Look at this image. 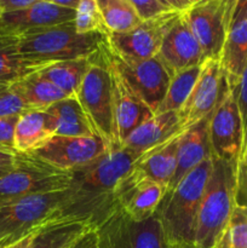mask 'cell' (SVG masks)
<instances>
[{"label":"cell","mask_w":247,"mask_h":248,"mask_svg":"<svg viewBox=\"0 0 247 248\" xmlns=\"http://www.w3.org/2000/svg\"><path fill=\"white\" fill-rule=\"evenodd\" d=\"M106 53L128 86L137 96L156 113L172 79L171 73L159 56L149 60H135L113 55L106 46Z\"/></svg>","instance_id":"9c48e42d"},{"label":"cell","mask_w":247,"mask_h":248,"mask_svg":"<svg viewBox=\"0 0 247 248\" xmlns=\"http://www.w3.org/2000/svg\"><path fill=\"white\" fill-rule=\"evenodd\" d=\"M70 248H99L98 234L96 228L87 230Z\"/></svg>","instance_id":"8d00e7d4"},{"label":"cell","mask_w":247,"mask_h":248,"mask_svg":"<svg viewBox=\"0 0 247 248\" xmlns=\"http://www.w3.org/2000/svg\"><path fill=\"white\" fill-rule=\"evenodd\" d=\"M26 60L41 67L62 61L93 58L107 45L102 34H79L74 21L9 38Z\"/></svg>","instance_id":"3957f363"},{"label":"cell","mask_w":247,"mask_h":248,"mask_svg":"<svg viewBox=\"0 0 247 248\" xmlns=\"http://www.w3.org/2000/svg\"><path fill=\"white\" fill-rule=\"evenodd\" d=\"M236 0H195L182 17L205 60H220Z\"/></svg>","instance_id":"ba28073f"},{"label":"cell","mask_w":247,"mask_h":248,"mask_svg":"<svg viewBox=\"0 0 247 248\" xmlns=\"http://www.w3.org/2000/svg\"><path fill=\"white\" fill-rule=\"evenodd\" d=\"M219 62L230 89H235L247 64V0H236Z\"/></svg>","instance_id":"d6986e66"},{"label":"cell","mask_w":247,"mask_h":248,"mask_svg":"<svg viewBox=\"0 0 247 248\" xmlns=\"http://www.w3.org/2000/svg\"><path fill=\"white\" fill-rule=\"evenodd\" d=\"M147 154L113 147L94 161L70 171V199L56 217L58 222H81L98 228L116 210L114 189Z\"/></svg>","instance_id":"6da1fadb"},{"label":"cell","mask_w":247,"mask_h":248,"mask_svg":"<svg viewBox=\"0 0 247 248\" xmlns=\"http://www.w3.org/2000/svg\"><path fill=\"white\" fill-rule=\"evenodd\" d=\"M236 205L247 206V167L237 172Z\"/></svg>","instance_id":"f35d334b"},{"label":"cell","mask_w":247,"mask_h":248,"mask_svg":"<svg viewBox=\"0 0 247 248\" xmlns=\"http://www.w3.org/2000/svg\"><path fill=\"white\" fill-rule=\"evenodd\" d=\"M106 46L103 48V57L108 64L111 77L114 140H115L114 147H121L127 136L144 121L152 118L154 113L128 86L120 73L111 64L106 53Z\"/></svg>","instance_id":"2e32d148"},{"label":"cell","mask_w":247,"mask_h":248,"mask_svg":"<svg viewBox=\"0 0 247 248\" xmlns=\"http://www.w3.org/2000/svg\"><path fill=\"white\" fill-rule=\"evenodd\" d=\"M38 232H39V230H38ZM36 232H34L33 235H31V236L26 237V239H23V240H22V241L17 242L16 245H14V246H11V247H9V248H28L29 245H31V240H33V237L35 236Z\"/></svg>","instance_id":"7bdbcfd3"},{"label":"cell","mask_w":247,"mask_h":248,"mask_svg":"<svg viewBox=\"0 0 247 248\" xmlns=\"http://www.w3.org/2000/svg\"><path fill=\"white\" fill-rule=\"evenodd\" d=\"M202 65V64H201ZM201 65L183 70L173 75L167 87L166 94L155 114L167 113V111H178L188 99L199 74L201 72ZM154 114V115H155Z\"/></svg>","instance_id":"f546056e"},{"label":"cell","mask_w":247,"mask_h":248,"mask_svg":"<svg viewBox=\"0 0 247 248\" xmlns=\"http://www.w3.org/2000/svg\"><path fill=\"white\" fill-rule=\"evenodd\" d=\"M182 14L169 12L155 18L143 21L131 31L110 34L107 46L113 55L135 60H149L159 55L162 43L170 29Z\"/></svg>","instance_id":"4fadbf2b"},{"label":"cell","mask_w":247,"mask_h":248,"mask_svg":"<svg viewBox=\"0 0 247 248\" xmlns=\"http://www.w3.org/2000/svg\"><path fill=\"white\" fill-rule=\"evenodd\" d=\"M38 63L26 60L9 38H0V87H11L23 78L41 69Z\"/></svg>","instance_id":"4316f807"},{"label":"cell","mask_w":247,"mask_h":248,"mask_svg":"<svg viewBox=\"0 0 247 248\" xmlns=\"http://www.w3.org/2000/svg\"><path fill=\"white\" fill-rule=\"evenodd\" d=\"M18 116L0 118V149L15 152L14 137L16 124L18 121Z\"/></svg>","instance_id":"e575fe53"},{"label":"cell","mask_w":247,"mask_h":248,"mask_svg":"<svg viewBox=\"0 0 247 248\" xmlns=\"http://www.w3.org/2000/svg\"><path fill=\"white\" fill-rule=\"evenodd\" d=\"M109 149L110 147L97 136H55L40 148L26 155L45 162L61 171H72L94 161Z\"/></svg>","instance_id":"5bb4252c"},{"label":"cell","mask_w":247,"mask_h":248,"mask_svg":"<svg viewBox=\"0 0 247 248\" xmlns=\"http://www.w3.org/2000/svg\"><path fill=\"white\" fill-rule=\"evenodd\" d=\"M237 191V162L213 159L196 220L194 248H215L229 223Z\"/></svg>","instance_id":"277c9868"},{"label":"cell","mask_w":247,"mask_h":248,"mask_svg":"<svg viewBox=\"0 0 247 248\" xmlns=\"http://www.w3.org/2000/svg\"><path fill=\"white\" fill-rule=\"evenodd\" d=\"M212 157L239 164L245 128L236 98V87L229 89L208 123Z\"/></svg>","instance_id":"7c38bea8"},{"label":"cell","mask_w":247,"mask_h":248,"mask_svg":"<svg viewBox=\"0 0 247 248\" xmlns=\"http://www.w3.org/2000/svg\"><path fill=\"white\" fill-rule=\"evenodd\" d=\"M57 133V121L46 110H28L18 116L15 128L14 149L17 154H31Z\"/></svg>","instance_id":"7402d4cb"},{"label":"cell","mask_w":247,"mask_h":248,"mask_svg":"<svg viewBox=\"0 0 247 248\" xmlns=\"http://www.w3.org/2000/svg\"><path fill=\"white\" fill-rule=\"evenodd\" d=\"M166 186L143 177L131 170L114 189L116 207L136 222L149 219L166 196Z\"/></svg>","instance_id":"9a60e30c"},{"label":"cell","mask_w":247,"mask_h":248,"mask_svg":"<svg viewBox=\"0 0 247 248\" xmlns=\"http://www.w3.org/2000/svg\"><path fill=\"white\" fill-rule=\"evenodd\" d=\"M210 118L203 119L182 133L177 149L176 173L170 184L169 191H171L189 172L200 166L206 160L212 159L208 135Z\"/></svg>","instance_id":"44dd1931"},{"label":"cell","mask_w":247,"mask_h":248,"mask_svg":"<svg viewBox=\"0 0 247 248\" xmlns=\"http://www.w3.org/2000/svg\"><path fill=\"white\" fill-rule=\"evenodd\" d=\"M229 89L219 60L205 61L188 99L177 111L182 130L210 118Z\"/></svg>","instance_id":"8fae6325"},{"label":"cell","mask_w":247,"mask_h":248,"mask_svg":"<svg viewBox=\"0 0 247 248\" xmlns=\"http://www.w3.org/2000/svg\"><path fill=\"white\" fill-rule=\"evenodd\" d=\"M93 58H77L51 63L38 70L39 75L60 87L70 96H75L84 81Z\"/></svg>","instance_id":"484cf974"},{"label":"cell","mask_w":247,"mask_h":248,"mask_svg":"<svg viewBox=\"0 0 247 248\" xmlns=\"http://www.w3.org/2000/svg\"><path fill=\"white\" fill-rule=\"evenodd\" d=\"M132 4L142 21H148L169 12H177L172 6L171 0H132Z\"/></svg>","instance_id":"d6a6232c"},{"label":"cell","mask_w":247,"mask_h":248,"mask_svg":"<svg viewBox=\"0 0 247 248\" xmlns=\"http://www.w3.org/2000/svg\"><path fill=\"white\" fill-rule=\"evenodd\" d=\"M75 97L81 106L94 135L113 148L115 140L111 77L108 64L103 57V50L93 57L91 67L75 93Z\"/></svg>","instance_id":"52a82bcc"},{"label":"cell","mask_w":247,"mask_h":248,"mask_svg":"<svg viewBox=\"0 0 247 248\" xmlns=\"http://www.w3.org/2000/svg\"><path fill=\"white\" fill-rule=\"evenodd\" d=\"M178 137L173 138L162 147L148 153L133 166L132 171L143 177L161 183L169 189L172 178L176 173L177 149H178Z\"/></svg>","instance_id":"cb8c5ba5"},{"label":"cell","mask_w":247,"mask_h":248,"mask_svg":"<svg viewBox=\"0 0 247 248\" xmlns=\"http://www.w3.org/2000/svg\"><path fill=\"white\" fill-rule=\"evenodd\" d=\"M157 56L172 77L183 70L199 67L206 61L198 40L182 15L167 33Z\"/></svg>","instance_id":"ac0fdd59"},{"label":"cell","mask_w":247,"mask_h":248,"mask_svg":"<svg viewBox=\"0 0 247 248\" xmlns=\"http://www.w3.org/2000/svg\"><path fill=\"white\" fill-rule=\"evenodd\" d=\"M69 188L55 193L27 196L0 207V248H9L46 224L55 223L61 208L69 201Z\"/></svg>","instance_id":"5b68a950"},{"label":"cell","mask_w":247,"mask_h":248,"mask_svg":"<svg viewBox=\"0 0 247 248\" xmlns=\"http://www.w3.org/2000/svg\"><path fill=\"white\" fill-rule=\"evenodd\" d=\"M35 1L36 0H0V9L2 14L22 11L24 9H28Z\"/></svg>","instance_id":"74e56055"},{"label":"cell","mask_w":247,"mask_h":248,"mask_svg":"<svg viewBox=\"0 0 247 248\" xmlns=\"http://www.w3.org/2000/svg\"><path fill=\"white\" fill-rule=\"evenodd\" d=\"M97 229L99 248H167L156 216L136 222L119 208Z\"/></svg>","instance_id":"30bf717a"},{"label":"cell","mask_w":247,"mask_h":248,"mask_svg":"<svg viewBox=\"0 0 247 248\" xmlns=\"http://www.w3.org/2000/svg\"><path fill=\"white\" fill-rule=\"evenodd\" d=\"M215 248H247V206H235Z\"/></svg>","instance_id":"1f68e13d"},{"label":"cell","mask_w":247,"mask_h":248,"mask_svg":"<svg viewBox=\"0 0 247 248\" xmlns=\"http://www.w3.org/2000/svg\"><path fill=\"white\" fill-rule=\"evenodd\" d=\"M57 6L63 7V9L73 10V11H77V6L80 4V0H52Z\"/></svg>","instance_id":"60d3db41"},{"label":"cell","mask_w":247,"mask_h":248,"mask_svg":"<svg viewBox=\"0 0 247 248\" xmlns=\"http://www.w3.org/2000/svg\"><path fill=\"white\" fill-rule=\"evenodd\" d=\"M97 2L110 34L127 33L143 22L132 0H97Z\"/></svg>","instance_id":"f1b7e54d"},{"label":"cell","mask_w":247,"mask_h":248,"mask_svg":"<svg viewBox=\"0 0 247 248\" xmlns=\"http://www.w3.org/2000/svg\"><path fill=\"white\" fill-rule=\"evenodd\" d=\"M11 90L23 102L27 110H46L52 104L70 97L67 92L44 79L38 72L17 81Z\"/></svg>","instance_id":"603a6c76"},{"label":"cell","mask_w":247,"mask_h":248,"mask_svg":"<svg viewBox=\"0 0 247 248\" xmlns=\"http://www.w3.org/2000/svg\"><path fill=\"white\" fill-rule=\"evenodd\" d=\"M46 111L53 115L57 121L56 136H63V137L96 136L75 96H70L52 104L50 108L46 109Z\"/></svg>","instance_id":"d4e9b609"},{"label":"cell","mask_w":247,"mask_h":248,"mask_svg":"<svg viewBox=\"0 0 247 248\" xmlns=\"http://www.w3.org/2000/svg\"><path fill=\"white\" fill-rule=\"evenodd\" d=\"M247 167V127L245 130V136H244V145H242L241 155H240L239 164H237V172L242 171Z\"/></svg>","instance_id":"ab89813d"},{"label":"cell","mask_w":247,"mask_h":248,"mask_svg":"<svg viewBox=\"0 0 247 248\" xmlns=\"http://www.w3.org/2000/svg\"><path fill=\"white\" fill-rule=\"evenodd\" d=\"M74 18L73 10L57 6L52 0H36L28 9L1 15L0 38H17L38 29L69 23Z\"/></svg>","instance_id":"e0dca14e"},{"label":"cell","mask_w":247,"mask_h":248,"mask_svg":"<svg viewBox=\"0 0 247 248\" xmlns=\"http://www.w3.org/2000/svg\"><path fill=\"white\" fill-rule=\"evenodd\" d=\"M213 167V157L189 172L166 194L156 216L167 248H194L199 207Z\"/></svg>","instance_id":"7a4b0ae2"},{"label":"cell","mask_w":247,"mask_h":248,"mask_svg":"<svg viewBox=\"0 0 247 248\" xmlns=\"http://www.w3.org/2000/svg\"><path fill=\"white\" fill-rule=\"evenodd\" d=\"M70 171H61L26 154H18L15 166L0 177V207L39 194L65 190Z\"/></svg>","instance_id":"8992f818"},{"label":"cell","mask_w":247,"mask_h":248,"mask_svg":"<svg viewBox=\"0 0 247 248\" xmlns=\"http://www.w3.org/2000/svg\"><path fill=\"white\" fill-rule=\"evenodd\" d=\"M1 15H2V12H1V9H0V17H1Z\"/></svg>","instance_id":"f6af8a7d"},{"label":"cell","mask_w":247,"mask_h":248,"mask_svg":"<svg viewBox=\"0 0 247 248\" xmlns=\"http://www.w3.org/2000/svg\"><path fill=\"white\" fill-rule=\"evenodd\" d=\"M91 228L81 222L50 223L36 232L28 248H70Z\"/></svg>","instance_id":"83f0119b"},{"label":"cell","mask_w":247,"mask_h":248,"mask_svg":"<svg viewBox=\"0 0 247 248\" xmlns=\"http://www.w3.org/2000/svg\"><path fill=\"white\" fill-rule=\"evenodd\" d=\"M183 132L177 111L155 114L133 130L124 140L121 147L139 154H148Z\"/></svg>","instance_id":"ffe728a7"},{"label":"cell","mask_w":247,"mask_h":248,"mask_svg":"<svg viewBox=\"0 0 247 248\" xmlns=\"http://www.w3.org/2000/svg\"><path fill=\"white\" fill-rule=\"evenodd\" d=\"M18 154L15 152H10V150L0 149V162H10L15 161L17 159Z\"/></svg>","instance_id":"b9f144b4"},{"label":"cell","mask_w":247,"mask_h":248,"mask_svg":"<svg viewBox=\"0 0 247 248\" xmlns=\"http://www.w3.org/2000/svg\"><path fill=\"white\" fill-rule=\"evenodd\" d=\"M15 162H16V160H15V161H10V162H0V177H2L4 174H6L7 172H9L10 170L15 166Z\"/></svg>","instance_id":"ee69618b"},{"label":"cell","mask_w":247,"mask_h":248,"mask_svg":"<svg viewBox=\"0 0 247 248\" xmlns=\"http://www.w3.org/2000/svg\"><path fill=\"white\" fill-rule=\"evenodd\" d=\"M74 27L79 34H102L107 38L110 35L97 0H80L75 11Z\"/></svg>","instance_id":"4dcf8cb0"},{"label":"cell","mask_w":247,"mask_h":248,"mask_svg":"<svg viewBox=\"0 0 247 248\" xmlns=\"http://www.w3.org/2000/svg\"><path fill=\"white\" fill-rule=\"evenodd\" d=\"M236 98L237 106H239L240 114H241L244 128L247 127V64L242 72L240 82L236 86Z\"/></svg>","instance_id":"d590c367"},{"label":"cell","mask_w":247,"mask_h":248,"mask_svg":"<svg viewBox=\"0 0 247 248\" xmlns=\"http://www.w3.org/2000/svg\"><path fill=\"white\" fill-rule=\"evenodd\" d=\"M27 110L23 102L11 87H0V118L18 116Z\"/></svg>","instance_id":"836d02e7"}]
</instances>
